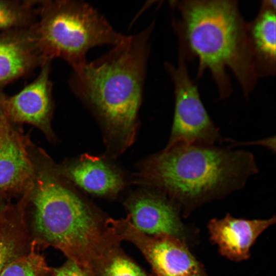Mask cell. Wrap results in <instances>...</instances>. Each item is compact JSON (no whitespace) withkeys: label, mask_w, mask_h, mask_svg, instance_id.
<instances>
[{"label":"cell","mask_w":276,"mask_h":276,"mask_svg":"<svg viewBox=\"0 0 276 276\" xmlns=\"http://www.w3.org/2000/svg\"><path fill=\"white\" fill-rule=\"evenodd\" d=\"M67 173L77 186L97 195H116L124 186L121 176L114 169L100 158L87 154L70 167Z\"/></svg>","instance_id":"cell-12"},{"label":"cell","mask_w":276,"mask_h":276,"mask_svg":"<svg viewBox=\"0 0 276 276\" xmlns=\"http://www.w3.org/2000/svg\"><path fill=\"white\" fill-rule=\"evenodd\" d=\"M117 245L109 248L99 259L94 269V276H146Z\"/></svg>","instance_id":"cell-15"},{"label":"cell","mask_w":276,"mask_h":276,"mask_svg":"<svg viewBox=\"0 0 276 276\" xmlns=\"http://www.w3.org/2000/svg\"><path fill=\"white\" fill-rule=\"evenodd\" d=\"M276 1L263 2L255 19L248 24L249 41L259 77L275 72Z\"/></svg>","instance_id":"cell-11"},{"label":"cell","mask_w":276,"mask_h":276,"mask_svg":"<svg viewBox=\"0 0 276 276\" xmlns=\"http://www.w3.org/2000/svg\"><path fill=\"white\" fill-rule=\"evenodd\" d=\"M51 89L47 63L34 81L17 94L3 99L7 113L15 120L42 125L46 123L51 107Z\"/></svg>","instance_id":"cell-10"},{"label":"cell","mask_w":276,"mask_h":276,"mask_svg":"<svg viewBox=\"0 0 276 276\" xmlns=\"http://www.w3.org/2000/svg\"><path fill=\"white\" fill-rule=\"evenodd\" d=\"M31 32L43 61L60 58L73 70L87 62L92 48L113 47L127 37L91 5L79 1L47 2Z\"/></svg>","instance_id":"cell-5"},{"label":"cell","mask_w":276,"mask_h":276,"mask_svg":"<svg viewBox=\"0 0 276 276\" xmlns=\"http://www.w3.org/2000/svg\"><path fill=\"white\" fill-rule=\"evenodd\" d=\"M42 60L31 32L0 37V85L25 74Z\"/></svg>","instance_id":"cell-13"},{"label":"cell","mask_w":276,"mask_h":276,"mask_svg":"<svg viewBox=\"0 0 276 276\" xmlns=\"http://www.w3.org/2000/svg\"><path fill=\"white\" fill-rule=\"evenodd\" d=\"M258 169L252 153L215 145L167 146L146 163L144 181L169 196L185 213L242 188Z\"/></svg>","instance_id":"cell-3"},{"label":"cell","mask_w":276,"mask_h":276,"mask_svg":"<svg viewBox=\"0 0 276 276\" xmlns=\"http://www.w3.org/2000/svg\"><path fill=\"white\" fill-rule=\"evenodd\" d=\"M185 60L179 52L176 66L168 62L165 65L174 84L175 98L173 124L167 146L178 144L215 145L222 138L190 77Z\"/></svg>","instance_id":"cell-6"},{"label":"cell","mask_w":276,"mask_h":276,"mask_svg":"<svg viewBox=\"0 0 276 276\" xmlns=\"http://www.w3.org/2000/svg\"><path fill=\"white\" fill-rule=\"evenodd\" d=\"M133 226L150 236L166 235L187 241L189 233L179 215V208L162 194H142L126 203Z\"/></svg>","instance_id":"cell-8"},{"label":"cell","mask_w":276,"mask_h":276,"mask_svg":"<svg viewBox=\"0 0 276 276\" xmlns=\"http://www.w3.org/2000/svg\"><path fill=\"white\" fill-rule=\"evenodd\" d=\"M106 226L118 242L126 240L135 245L157 276H206L186 243L176 237L144 234L133 226L128 217L109 219Z\"/></svg>","instance_id":"cell-7"},{"label":"cell","mask_w":276,"mask_h":276,"mask_svg":"<svg viewBox=\"0 0 276 276\" xmlns=\"http://www.w3.org/2000/svg\"><path fill=\"white\" fill-rule=\"evenodd\" d=\"M17 245L16 239L12 235L0 233V273L8 264L16 259Z\"/></svg>","instance_id":"cell-18"},{"label":"cell","mask_w":276,"mask_h":276,"mask_svg":"<svg viewBox=\"0 0 276 276\" xmlns=\"http://www.w3.org/2000/svg\"><path fill=\"white\" fill-rule=\"evenodd\" d=\"M53 276H94L77 263L69 260L62 266L56 269Z\"/></svg>","instance_id":"cell-19"},{"label":"cell","mask_w":276,"mask_h":276,"mask_svg":"<svg viewBox=\"0 0 276 276\" xmlns=\"http://www.w3.org/2000/svg\"><path fill=\"white\" fill-rule=\"evenodd\" d=\"M31 170L22 148L11 137L0 139V190L19 186L30 176Z\"/></svg>","instance_id":"cell-14"},{"label":"cell","mask_w":276,"mask_h":276,"mask_svg":"<svg viewBox=\"0 0 276 276\" xmlns=\"http://www.w3.org/2000/svg\"><path fill=\"white\" fill-rule=\"evenodd\" d=\"M154 26L153 21L127 35L107 52L74 70L70 81L73 93L124 147L135 135Z\"/></svg>","instance_id":"cell-2"},{"label":"cell","mask_w":276,"mask_h":276,"mask_svg":"<svg viewBox=\"0 0 276 276\" xmlns=\"http://www.w3.org/2000/svg\"><path fill=\"white\" fill-rule=\"evenodd\" d=\"M43 267L41 258L31 254L11 261L4 268L0 276H42Z\"/></svg>","instance_id":"cell-17"},{"label":"cell","mask_w":276,"mask_h":276,"mask_svg":"<svg viewBox=\"0 0 276 276\" xmlns=\"http://www.w3.org/2000/svg\"><path fill=\"white\" fill-rule=\"evenodd\" d=\"M178 11L173 26L185 57H197V76L209 70L220 98L232 88L231 70L247 97L259 78L249 41L248 24L235 1H179L171 4Z\"/></svg>","instance_id":"cell-1"},{"label":"cell","mask_w":276,"mask_h":276,"mask_svg":"<svg viewBox=\"0 0 276 276\" xmlns=\"http://www.w3.org/2000/svg\"><path fill=\"white\" fill-rule=\"evenodd\" d=\"M31 2L0 1V30L25 24L31 16Z\"/></svg>","instance_id":"cell-16"},{"label":"cell","mask_w":276,"mask_h":276,"mask_svg":"<svg viewBox=\"0 0 276 276\" xmlns=\"http://www.w3.org/2000/svg\"><path fill=\"white\" fill-rule=\"evenodd\" d=\"M33 201L36 232L94 275L99 260L117 242L91 209L45 174L37 181Z\"/></svg>","instance_id":"cell-4"},{"label":"cell","mask_w":276,"mask_h":276,"mask_svg":"<svg viewBox=\"0 0 276 276\" xmlns=\"http://www.w3.org/2000/svg\"><path fill=\"white\" fill-rule=\"evenodd\" d=\"M275 222L274 216L267 219L236 218L227 214L222 219L214 218L209 223L212 241L220 254L235 262L247 259L250 249L258 236Z\"/></svg>","instance_id":"cell-9"}]
</instances>
